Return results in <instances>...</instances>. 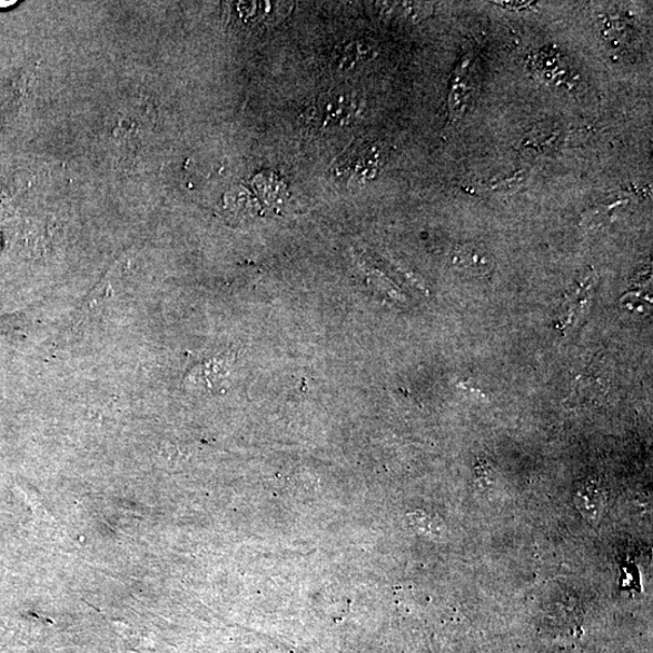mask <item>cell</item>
Wrapping results in <instances>:
<instances>
[{"mask_svg": "<svg viewBox=\"0 0 653 653\" xmlns=\"http://www.w3.org/2000/svg\"><path fill=\"white\" fill-rule=\"evenodd\" d=\"M358 112V95L352 90L336 89L319 97L309 109L308 119L316 127L339 128L355 120Z\"/></svg>", "mask_w": 653, "mask_h": 653, "instance_id": "obj_1", "label": "cell"}, {"mask_svg": "<svg viewBox=\"0 0 653 653\" xmlns=\"http://www.w3.org/2000/svg\"><path fill=\"white\" fill-rule=\"evenodd\" d=\"M606 503V493L602 482L590 477L578 485L575 504L583 516L593 520L600 516Z\"/></svg>", "mask_w": 653, "mask_h": 653, "instance_id": "obj_2", "label": "cell"}, {"mask_svg": "<svg viewBox=\"0 0 653 653\" xmlns=\"http://www.w3.org/2000/svg\"><path fill=\"white\" fill-rule=\"evenodd\" d=\"M471 58H464L461 66L456 69L454 77L453 87L449 96V110H451V122L456 121L464 113L465 106L467 103L468 87H467V68L469 66Z\"/></svg>", "mask_w": 653, "mask_h": 653, "instance_id": "obj_3", "label": "cell"}, {"mask_svg": "<svg viewBox=\"0 0 653 653\" xmlns=\"http://www.w3.org/2000/svg\"><path fill=\"white\" fill-rule=\"evenodd\" d=\"M370 52L366 43L353 41V43L346 44L333 55V65L338 69H343V71H347V69H353L358 63L367 61Z\"/></svg>", "mask_w": 653, "mask_h": 653, "instance_id": "obj_4", "label": "cell"}, {"mask_svg": "<svg viewBox=\"0 0 653 653\" xmlns=\"http://www.w3.org/2000/svg\"><path fill=\"white\" fill-rule=\"evenodd\" d=\"M377 152L374 150H365L363 152L355 151L347 162L345 161L344 169L353 175L368 177L369 172L373 176L374 170L377 169Z\"/></svg>", "mask_w": 653, "mask_h": 653, "instance_id": "obj_5", "label": "cell"}, {"mask_svg": "<svg viewBox=\"0 0 653 653\" xmlns=\"http://www.w3.org/2000/svg\"><path fill=\"white\" fill-rule=\"evenodd\" d=\"M239 10L246 22L261 23L268 20V16H276L273 3H240Z\"/></svg>", "mask_w": 653, "mask_h": 653, "instance_id": "obj_6", "label": "cell"}, {"mask_svg": "<svg viewBox=\"0 0 653 653\" xmlns=\"http://www.w3.org/2000/svg\"><path fill=\"white\" fill-rule=\"evenodd\" d=\"M502 4L505 8L511 7L512 9H521V10H523L526 7H532L533 3L532 2H527V3H525V2H503Z\"/></svg>", "mask_w": 653, "mask_h": 653, "instance_id": "obj_7", "label": "cell"}, {"mask_svg": "<svg viewBox=\"0 0 653 653\" xmlns=\"http://www.w3.org/2000/svg\"><path fill=\"white\" fill-rule=\"evenodd\" d=\"M13 4H16V2H8V3L0 2V7H3V8H8V7L13 6Z\"/></svg>", "mask_w": 653, "mask_h": 653, "instance_id": "obj_8", "label": "cell"}]
</instances>
